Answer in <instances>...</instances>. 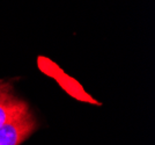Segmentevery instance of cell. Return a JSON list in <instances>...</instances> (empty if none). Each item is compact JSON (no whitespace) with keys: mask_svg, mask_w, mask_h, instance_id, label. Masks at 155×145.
I'll return each mask as SVG.
<instances>
[{"mask_svg":"<svg viewBox=\"0 0 155 145\" xmlns=\"http://www.w3.org/2000/svg\"><path fill=\"white\" fill-rule=\"evenodd\" d=\"M28 110H30L28 103L15 96L13 92L5 94L0 98V128Z\"/></svg>","mask_w":155,"mask_h":145,"instance_id":"3","label":"cell"},{"mask_svg":"<svg viewBox=\"0 0 155 145\" xmlns=\"http://www.w3.org/2000/svg\"><path fill=\"white\" fill-rule=\"evenodd\" d=\"M38 65L43 72L45 74L51 76L52 78H54L59 83V85L61 86L67 93H70L72 96L81 100V101H88L91 103H96V101H94V99H91V96L82 89V87L78 84L77 80L72 79L68 76H66L58 66L52 63L51 60L39 57Z\"/></svg>","mask_w":155,"mask_h":145,"instance_id":"2","label":"cell"},{"mask_svg":"<svg viewBox=\"0 0 155 145\" xmlns=\"http://www.w3.org/2000/svg\"><path fill=\"white\" fill-rule=\"evenodd\" d=\"M37 121L30 110L0 128V145H21L37 128Z\"/></svg>","mask_w":155,"mask_h":145,"instance_id":"1","label":"cell"},{"mask_svg":"<svg viewBox=\"0 0 155 145\" xmlns=\"http://www.w3.org/2000/svg\"><path fill=\"white\" fill-rule=\"evenodd\" d=\"M13 92V86L12 83H8V81H0V98L4 96L7 93Z\"/></svg>","mask_w":155,"mask_h":145,"instance_id":"4","label":"cell"}]
</instances>
